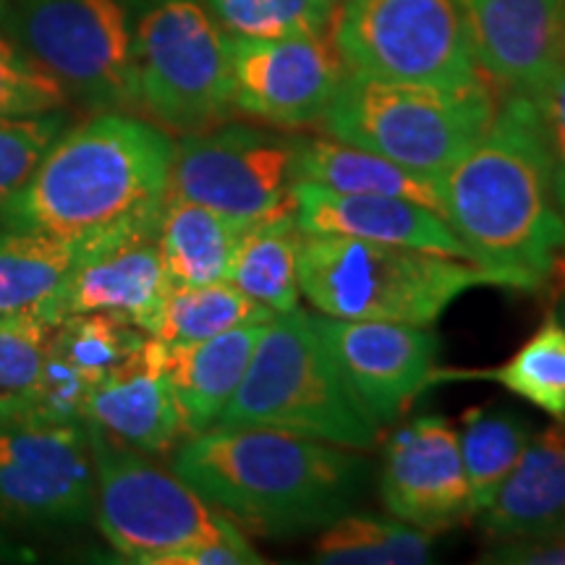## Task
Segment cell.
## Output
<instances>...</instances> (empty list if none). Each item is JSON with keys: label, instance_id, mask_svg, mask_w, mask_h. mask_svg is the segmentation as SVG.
<instances>
[{"label": "cell", "instance_id": "1", "mask_svg": "<svg viewBox=\"0 0 565 565\" xmlns=\"http://www.w3.org/2000/svg\"><path fill=\"white\" fill-rule=\"evenodd\" d=\"M173 147L162 126L134 113H95L66 126L0 204V228L58 238L82 257L154 231L171 192Z\"/></svg>", "mask_w": 565, "mask_h": 565}, {"label": "cell", "instance_id": "2", "mask_svg": "<svg viewBox=\"0 0 565 565\" xmlns=\"http://www.w3.org/2000/svg\"><path fill=\"white\" fill-rule=\"evenodd\" d=\"M443 217L503 288L536 291L565 252V215L534 100L503 92L492 124L440 179Z\"/></svg>", "mask_w": 565, "mask_h": 565}, {"label": "cell", "instance_id": "3", "mask_svg": "<svg viewBox=\"0 0 565 565\" xmlns=\"http://www.w3.org/2000/svg\"><path fill=\"white\" fill-rule=\"evenodd\" d=\"M173 471L202 500L263 536L320 532L370 482L353 448L270 427H212L175 445Z\"/></svg>", "mask_w": 565, "mask_h": 565}, {"label": "cell", "instance_id": "4", "mask_svg": "<svg viewBox=\"0 0 565 565\" xmlns=\"http://www.w3.org/2000/svg\"><path fill=\"white\" fill-rule=\"evenodd\" d=\"M299 286L320 315L429 328L458 296L500 280L469 259L303 233Z\"/></svg>", "mask_w": 565, "mask_h": 565}, {"label": "cell", "instance_id": "5", "mask_svg": "<svg viewBox=\"0 0 565 565\" xmlns=\"http://www.w3.org/2000/svg\"><path fill=\"white\" fill-rule=\"evenodd\" d=\"M498 100L484 79L469 87H435L345 71L322 129L440 186L443 175L492 124Z\"/></svg>", "mask_w": 565, "mask_h": 565}, {"label": "cell", "instance_id": "6", "mask_svg": "<svg viewBox=\"0 0 565 565\" xmlns=\"http://www.w3.org/2000/svg\"><path fill=\"white\" fill-rule=\"evenodd\" d=\"M215 427H270L353 450L372 448L380 429L345 387L303 309L267 322Z\"/></svg>", "mask_w": 565, "mask_h": 565}, {"label": "cell", "instance_id": "7", "mask_svg": "<svg viewBox=\"0 0 565 565\" xmlns=\"http://www.w3.org/2000/svg\"><path fill=\"white\" fill-rule=\"evenodd\" d=\"M0 30L89 113H137V0H6Z\"/></svg>", "mask_w": 565, "mask_h": 565}, {"label": "cell", "instance_id": "8", "mask_svg": "<svg viewBox=\"0 0 565 565\" xmlns=\"http://www.w3.org/2000/svg\"><path fill=\"white\" fill-rule=\"evenodd\" d=\"M139 110L166 131L194 134L228 121V32L204 0H137Z\"/></svg>", "mask_w": 565, "mask_h": 565}, {"label": "cell", "instance_id": "9", "mask_svg": "<svg viewBox=\"0 0 565 565\" xmlns=\"http://www.w3.org/2000/svg\"><path fill=\"white\" fill-rule=\"evenodd\" d=\"M87 435L97 475V526L126 563L166 565L228 521L175 471L154 466L97 424L87 422Z\"/></svg>", "mask_w": 565, "mask_h": 565}, {"label": "cell", "instance_id": "10", "mask_svg": "<svg viewBox=\"0 0 565 565\" xmlns=\"http://www.w3.org/2000/svg\"><path fill=\"white\" fill-rule=\"evenodd\" d=\"M330 40L351 74L435 87L482 82L456 0H343Z\"/></svg>", "mask_w": 565, "mask_h": 565}, {"label": "cell", "instance_id": "11", "mask_svg": "<svg viewBox=\"0 0 565 565\" xmlns=\"http://www.w3.org/2000/svg\"><path fill=\"white\" fill-rule=\"evenodd\" d=\"M296 137L273 126L217 124L181 134L173 147L171 192L254 225L296 212Z\"/></svg>", "mask_w": 565, "mask_h": 565}, {"label": "cell", "instance_id": "12", "mask_svg": "<svg viewBox=\"0 0 565 565\" xmlns=\"http://www.w3.org/2000/svg\"><path fill=\"white\" fill-rule=\"evenodd\" d=\"M87 422L0 424V515L24 526H79L95 515Z\"/></svg>", "mask_w": 565, "mask_h": 565}, {"label": "cell", "instance_id": "13", "mask_svg": "<svg viewBox=\"0 0 565 565\" xmlns=\"http://www.w3.org/2000/svg\"><path fill=\"white\" fill-rule=\"evenodd\" d=\"M233 108L273 129L322 124L345 66L330 34L252 40L231 38Z\"/></svg>", "mask_w": 565, "mask_h": 565}, {"label": "cell", "instance_id": "14", "mask_svg": "<svg viewBox=\"0 0 565 565\" xmlns=\"http://www.w3.org/2000/svg\"><path fill=\"white\" fill-rule=\"evenodd\" d=\"M312 322L345 387L377 427L398 422L433 385L440 341L429 328L328 315H312Z\"/></svg>", "mask_w": 565, "mask_h": 565}, {"label": "cell", "instance_id": "15", "mask_svg": "<svg viewBox=\"0 0 565 565\" xmlns=\"http://www.w3.org/2000/svg\"><path fill=\"white\" fill-rule=\"evenodd\" d=\"M380 492L393 519L424 532H445L475 519L454 424L429 414L395 429L385 445Z\"/></svg>", "mask_w": 565, "mask_h": 565}, {"label": "cell", "instance_id": "16", "mask_svg": "<svg viewBox=\"0 0 565 565\" xmlns=\"http://www.w3.org/2000/svg\"><path fill=\"white\" fill-rule=\"evenodd\" d=\"M479 71L534 97L565 51V0H456Z\"/></svg>", "mask_w": 565, "mask_h": 565}, {"label": "cell", "instance_id": "17", "mask_svg": "<svg viewBox=\"0 0 565 565\" xmlns=\"http://www.w3.org/2000/svg\"><path fill=\"white\" fill-rule=\"evenodd\" d=\"M294 204L301 233L412 246L471 263L461 238L450 231L440 212L404 196L349 194L320 183L296 181Z\"/></svg>", "mask_w": 565, "mask_h": 565}, {"label": "cell", "instance_id": "18", "mask_svg": "<svg viewBox=\"0 0 565 565\" xmlns=\"http://www.w3.org/2000/svg\"><path fill=\"white\" fill-rule=\"evenodd\" d=\"M168 291L158 228L145 231L84 254L68 282L66 317L108 312L154 335Z\"/></svg>", "mask_w": 565, "mask_h": 565}, {"label": "cell", "instance_id": "19", "mask_svg": "<svg viewBox=\"0 0 565 565\" xmlns=\"http://www.w3.org/2000/svg\"><path fill=\"white\" fill-rule=\"evenodd\" d=\"M87 422L145 456L168 454L186 437L171 385L162 372L158 338L147 335L118 370L97 383L89 395Z\"/></svg>", "mask_w": 565, "mask_h": 565}, {"label": "cell", "instance_id": "20", "mask_svg": "<svg viewBox=\"0 0 565 565\" xmlns=\"http://www.w3.org/2000/svg\"><path fill=\"white\" fill-rule=\"evenodd\" d=\"M479 526L494 542L565 534V422L532 435Z\"/></svg>", "mask_w": 565, "mask_h": 565}, {"label": "cell", "instance_id": "21", "mask_svg": "<svg viewBox=\"0 0 565 565\" xmlns=\"http://www.w3.org/2000/svg\"><path fill=\"white\" fill-rule=\"evenodd\" d=\"M267 322L244 324L200 343L162 345V372L179 408L183 435L207 433L242 385Z\"/></svg>", "mask_w": 565, "mask_h": 565}, {"label": "cell", "instance_id": "22", "mask_svg": "<svg viewBox=\"0 0 565 565\" xmlns=\"http://www.w3.org/2000/svg\"><path fill=\"white\" fill-rule=\"evenodd\" d=\"M82 249L30 231L0 228V320L58 324Z\"/></svg>", "mask_w": 565, "mask_h": 565}, {"label": "cell", "instance_id": "23", "mask_svg": "<svg viewBox=\"0 0 565 565\" xmlns=\"http://www.w3.org/2000/svg\"><path fill=\"white\" fill-rule=\"evenodd\" d=\"M246 228L249 225L207 204L168 194L158 225V249L171 288L228 278L233 252Z\"/></svg>", "mask_w": 565, "mask_h": 565}, {"label": "cell", "instance_id": "24", "mask_svg": "<svg viewBox=\"0 0 565 565\" xmlns=\"http://www.w3.org/2000/svg\"><path fill=\"white\" fill-rule=\"evenodd\" d=\"M296 181L349 194H385L427 204L443 215L440 186L395 162L333 137H296Z\"/></svg>", "mask_w": 565, "mask_h": 565}, {"label": "cell", "instance_id": "25", "mask_svg": "<svg viewBox=\"0 0 565 565\" xmlns=\"http://www.w3.org/2000/svg\"><path fill=\"white\" fill-rule=\"evenodd\" d=\"M303 233L296 212L259 221L244 231L233 252L228 278L275 315L299 309V252Z\"/></svg>", "mask_w": 565, "mask_h": 565}, {"label": "cell", "instance_id": "26", "mask_svg": "<svg viewBox=\"0 0 565 565\" xmlns=\"http://www.w3.org/2000/svg\"><path fill=\"white\" fill-rule=\"evenodd\" d=\"M445 380H492L555 422H565V324L550 312L505 364L479 372L435 370L433 385Z\"/></svg>", "mask_w": 565, "mask_h": 565}, {"label": "cell", "instance_id": "27", "mask_svg": "<svg viewBox=\"0 0 565 565\" xmlns=\"http://www.w3.org/2000/svg\"><path fill=\"white\" fill-rule=\"evenodd\" d=\"M529 440H532V422L513 408H471L463 414L458 445H461L477 515L492 505L494 494L511 477Z\"/></svg>", "mask_w": 565, "mask_h": 565}, {"label": "cell", "instance_id": "28", "mask_svg": "<svg viewBox=\"0 0 565 565\" xmlns=\"http://www.w3.org/2000/svg\"><path fill=\"white\" fill-rule=\"evenodd\" d=\"M435 534L404 521L343 513L320 529L315 563L322 565H419L433 561Z\"/></svg>", "mask_w": 565, "mask_h": 565}, {"label": "cell", "instance_id": "29", "mask_svg": "<svg viewBox=\"0 0 565 565\" xmlns=\"http://www.w3.org/2000/svg\"><path fill=\"white\" fill-rule=\"evenodd\" d=\"M273 309L246 296L231 280L204 286L171 288L162 303V317L152 338L166 345L200 343L244 324L270 322Z\"/></svg>", "mask_w": 565, "mask_h": 565}, {"label": "cell", "instance_id": "30", "mask_svg": "<svg viewBox=\"0 0 565 565\" xmlns=\"http://www.w3.org/2000/svg\"><path fill=\"white\" fill-rule=\"evenodd\" d=\"M145 341V330L126 322L124 317L87 312L68 315L55 324L51 351L66 359L76 372H82L97 387V383H103L113 370H118Z\"/></svg>", "mask_w": 565, "mask_h": 565}, {"label": "cell", "instance_id": "31", "mask_svg": "<svg viewBox=\"0 0 565 565\" xmlns=\"http://www.w3.org/2000/svg\"><path fill=\"white\" fill-rule=\"evenodd\" d=\"M231 38L275 40L330 34L335 11L324 0H204Z\"/></svg>", "mask_w": 565, "mask_h": 565}, {"label": "cell", "instance_id": "32", "mask_svg": "<svg viewBox=\"0 0 565 565\" xmlns=\"http://www.w3.org/2000/svg\"><path fill=\"white\" fill-rule=\"evenodd\" d=\"M55 324L0 320V424L32 414Z\"/></svg>", "mask_w": 565, "mask_h": 565}, {"label": "cell", "instance_id": "33", "mask_svg": "<svg viewBox=\"0 0 565 565\" xmlns=\"http://www.w3.org/2000/svg\"><path fill=\"white\" fill-rule=\"evenodd\" d=\"M66 103L61 84L0 30V118L40 116Z\"/></svg>", "mask_w": 565, "mask_h": 565}, {"label": "cell", "instance_id": "34", "mask_svg": "<svg viewBox=\"0 0 565 565\" xmlns=\"http://www.w3.org/2000/svg\"><path fill=\"white\" fill-rule=\"evenodd\" d=\"M66 126L68 118L61 110L0 118V204L30 179L34 166Z\"/></svg>", "mask_w": 565, "mask_h": 565}, {"label": "cell", "instance_id": "35", "mask_svg": "<svg viewBox=\"0 0 565 565\" xmlns=\"http://www.w3.org/2000/svg\"><path fill=\"white\" fill-rule=\"evenodd\" d=\"M92 391L95 385L47 345V362L30 416L45 422H87Z\"/></svg>", "mask_w": 565, "mask_h": 565}, {"label": "cell", "instance_id": "36", "mask_svg": "<svg viewBox=\"0 0 565 565\" xmlns=\"http://www.w3.org/2000/svg\"><path fill=\"white\" fill-rule=\"evenodd\" d=\"M532 100L545 139L550 171H553L555 200L565 215V51Z\"/></svg>", "mask_w": 565, "mask_h": 565}, {"label": "cell", "instance_id": "37", "mask_svg": "<svg viewBox=\"0 0 565 565\" xmlns=\"http://www.w3.org/2000/svg\"><path fill=\"white\" fill-rule=\"evenodd\" d=\"M265 563L257 550L249 545V540L242 534L228 519L221 532H215L207 540L194 542V545L179 550L168 557L166 565H259Z\"/></svg>", "mask_w": 565, "mask_h": 565}, {"label": "cell", "instance_id": "38", "mask_svg": "<svg viewBox=\"0 0 565 565\" xmlns=\"http://www.w3.org/2000/svg\"><path fill=\"white\" fill-rule=\"evenodd\" d=\"M482 563L565 565V534L542 540H503L482 553Z\"/></svg>", "mask_w": 565, "mask_h": 565}, {"label": "cell", "instance_id": "39", "mask_svg": "<svg viewBox=\"0 0 565 565\" xmlns=\"http://www.w3.org/2000/svg\"><path fill=\"white\" fill-rule=\"evenodd\" d=\"M32 550L17 545L9 534H3L0 529V563H30L34 561Z\"/></svg>", "mask_w": 565, "mask_h": 565}, {"label": "cell", "instance_id": "40", "mask_svg": "<svg viewBox=\"0 0 565 565\" xmlns=\"http://www.w3.org/2000/svg\"><path fill=\"white\" fill-rule=\"evenodd\" d=\"M557 320H561L563 324H565V296H563V301H561V307H557Z\"/></svg>", "mask_w": 565, "mask_h": 565}, {"label": "cell", "instance_id": "41", "mask_svg": "<svg viewBox=\"0 0 565 565\" xmlns=\"http://www.w3.org/2000/svg\"><path fill=\"white\" fill-rule=\"evenodd\" d=\"M324 3H328V6H330V9H333V11H335V9H338V6H341V3H343V0H324Z\"/></svg>", "mask_w": 565, "mask_h": 565}, {"label": "cell", "instance_id": "42", "mask_svg": "<svg viewBox=\"0 0 565 565\" xmlns=\"http://www.w3.org/2000/svg\"><path fill=\"white\" fill-rule=\"evenodd\" d=\"M3 3H6V0H0V11H3Z\"/></svg>", "mask_w": 565, "mask_h": 565}]
</instances>
